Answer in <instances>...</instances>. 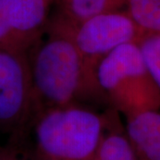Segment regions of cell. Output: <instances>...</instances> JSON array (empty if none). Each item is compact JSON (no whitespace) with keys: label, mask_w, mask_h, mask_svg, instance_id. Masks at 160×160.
<instances>
[{"label":"cell","mask_w":160,"mask_h":160,"mask_svg":"<svg viewBox=\"0 0 160 160\" xmlns=\"http://www.w3.org/2000/svg\"><path fill=\"white\" fill-rule=\"evenodd\" d=\"M28 58L38 112L104 99L95 72L86 65L62 23L48 20Z\"/></svg>","instance_id":"cell-1"},{"label":"cell","mask_w":160,"mask_h":160,"mask_svg":"<svg viewBox=\"0 0 160 160\" xmlns=\"http://www.w3.org/2000/svg\"><path fill=\"white\" fill-rule=\"evenodd\" d=\"M103 123L102 115L74 104L39 111L28 125L34 126L42 160H92Z\"/></svg>","instance_id":"cell-2"},{"label":"cell","mask_w":160,"mask_h":160,"mask_svg":"<svg viewBox=\"0 0 160 160\" xmlns=\"http://www.w3.org/2000/svg\"><path fill=\"white\" fill-rule=\"evenodd\" d=\"M99 89L113 109L126 116L157 109L160 92L149 76L138 43L118 46L99 62L95 71Z\"/></svg>","instance_id":"cell-3"},{"label":"cell","mask_w":160,"mask_h":160,"mask_svg":"<svg viewBox=\"0 0 160 160\" xmlns=\"http://www.w3.org/2000/svg\"><path fill=\"white\" fill-rule=\"evenodd\" d=\"M62 24L69 28L75 46L94 72L99 62L110 52L126 43H139L145 35L129 14L122 11L102 13L74 26Z\"/></svg>","instance_id":"cell-4"},{"label":"cell","mask_w":160,"mask_h":160,"mask_svg":"<svg viewBox=\"0 0 160 160\" xmlns=\"http://www.w3.org/2000/svg\"><path fill=\"white\" fill-rule=\"evenodd\" d=\"M37 113L28 52L0 50V127L22 130Z\"/></svg>","instance_id":"cell-5"},{"label":"cell","mask_w":160,"mask_h":160,"mask_svg":"<svg viewBox=\"0 0 160 160\" xmlns=\"http://www.w3.org/2000/svg\"><path fill=\"white\" fill-rule=\"evenodd\" d=\"M49 5L48 0H0L8 25L29 50L46 29Z\"/></svg>","instance_id":"cell-6"},{"label":"cell","mask_w":160,"mask_h":160,"mask_svg":"<svg viewBox=\"0 0 160 160\" xmlns=\"http://www.w3.org/2000/svg\"><path fill=\"white\" fill-rule=\"evenodd\" d=\"M126 133L136 155L160 160V112L148 109L126 116Z\"/></svg>","instance_id":"cell-7"},{"label":"cell","mask_w":160,"mask_h":160,"mask_svg":"<svg viewBox=\"0 0 160 160\" xmlns=\"http://www.w3.org/2000/svg\"><path fill=\"white\" fill-rule=\"evenodd\" d=\"M125 6L126 0H60V7L52 19L74 26L102 13L121 11Z\"/></svg>","instance_id":"cell-8"},{"label":"cell","mask_w":160,"mask_h":160,"mask_svg":"<svg viewBox=\"0 0 160 160\" xmlns=\"http://www.w3.org/2000/svg\"><path fill=\"white\" fill-rule=\"evenodd\" d=\"M92 160H137V155L127 136L111 127L108 131L103 123L102 138Z\"/></svg>","instance_id":"cell-9"},{"label":"cell","mask_w":160,"mask_h":160,"mask_svg":"<svg viewBox=\"0 0 160 160\" xmlns=\"http://www.w3.org/2000/svg\"><path fill=\"white\" fill-rule=\"evenodd\" d=\"M126 12L145 34H160V0H126Z\"/></svg>","instance_id":"cell-10"},{"label":"cell","mask_w":160,"mask_h":160,"mask_svg":"<svg viewBox=\"0 0 160 160\" xmlns=\"http://www.w3.org/2000/svg\"><path fill=\"white\" fill-rule=\"evenodd\" d=\"M139 46L149 76L160 92V34H145Z\"/></svg>","instance_id":"cell-11"},{"label":"cell","mask_w":160,"mask_h":160,"mask_svg":"<svg viewBox=\"0 0 160 160\" xmlns=\"http://www.w3.org/2000/svg\"><path fill=\"white\" fill-rule=\"evenodd\" d=\"M0 50L28 52L29 48L12 30L0 9Z\"/></svg>","instance_id":"cell-12"},{"label":"cell","mask_w":160,"mask_h":160,"mask_svg":"<svg viewBox=\"0 0 160 160\" xmlns=\"http://www.w3.org/2000/svg\"><path fill=\"white\" fill-rule=\"evenodd\" d=\"M6 160H18L14 155L6 150Z\"/></svg>","instance_id":"cell-13"},{"label":"cell","mask_w":160,"mask_h":160,"mask_svg":"<svg viewBox=\"0 0 160 160\" xmlns=\"http://www.w3.org/2000/svg\"><path fill=\"white\" fill-rule=\"evenodd\" d=\"M48 1H49V2L51 3V2H52V1H54V0H48Z\"/></svg>","instance_id":"cell-14"}]
</instances>
